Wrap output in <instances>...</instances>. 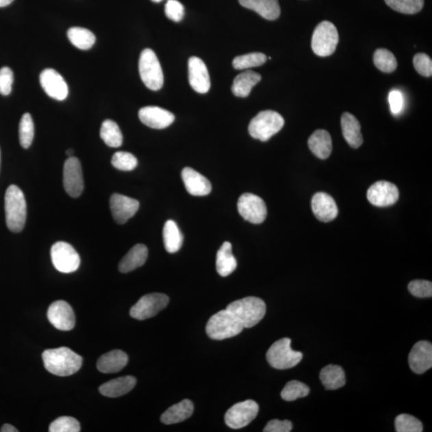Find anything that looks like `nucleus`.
<instances>
[{"instance_id": "obj_22", "label": "nucleus", "mask_w": 432, "mask_h": 432, "mask_svg": "<svg viewBox=\"0 0 432 432\" xmlns=\"http://www.w3.org/2000/svg\"><path fill=\"white\" fill-rule=\"evenodd\" d=\"M185 188L194 196H205L212 192L210 181L203 175L191 168H185L182 172Z\"/></svg>"}, {"instance_id": "obj_16", "label": "nucleus", "mask_w": 432, "mask_h": 432, "mask_svg": "<svg viewBox=\"0 0 432 432\" xmlns=\"http://www.w3.org/2000/svg\"><path fill=\"white\" fill-rule=\"evenodd\" d=\"M398 196L400 193L396 185L387 181L374 183L367 193L368 201L381 207L393 205L398 201Z\"/></svg>"}, {"instance_id": "obj_40", "label": "nucleus", "mask_w": 432, "mask_h": 432, "mask_svg": "<svg viewBox=\"0 0 432 432\" xmlns=\"http://www.w3.org/2000/svg\"><path fill=\"white\" fill-rule=\"evenodd\" d=\"M385 2L393 10L408 15L420 12L424 4V0H385Z\"/></svg>"}, {"instance_id": "obj_4", "label": "nucleus", "mask_w": 432, "mask_h": 432, "mask_svg": "<svg viewBox=\"0 0 432 432\" xmlns=\"http://www.w3.org/2000/svg\"><path fill=\"white\" fill-rule=\"evenodd\" d=\"M244 327L229 310L217 312L208 320L206 332L212 340H223L232 338L241 333Z\"/></svg>"}, {"instance_id": "obj_25", "label": "nucleus", "mask_w": 432, "mask_h": 432, "mask_svg": "<svg viewBox=\"0 0 432 432\" xmlns=\"http://www.w3.org/2000/svg\"><path fill=\"white\" fill-rule=\"evenodd\" d=\"M240 5L257 12L268 21H275L280 16L278 0H239Z\"/></svg>"}, {"instance_id": "obj_46", "label": "nucleus", "mask_w": 432, "mask_h": 432, "mask_svg": "<svg viewBox=\"0 0 432 432\" xmlns=\"http://www.w3.org/2000/svg\"><path fill=\"white\" fill-rule=\"evenodd\" d=\"M165 14L169 20L180 22L184 16V7L178 0H168L165 5Z\"/></svg>"}, {"instance_id": "obj_39", "label": "nucleus", "mask_w": 432, "mask_h": 432, "mask_svg": "<svg viewBox=\"0 0 432 432\" xmlns=\"http://www.w3.org/2000/svg\"><path fill=\"white\" fill-rule=\"evenodd\" d=\"M310 392V389L306 384L297 381L288 382L281 392L283 400L291 402L297 398L306 397Z\"/></svg>"}, {"instance_id": "obj_18", "label": "nucleus", "mask_w": 432, "mask_h": 432, "mask_svg": "<svg viewBox=\"0 0 432 432\" xmlns=\"http://www.w3.org/2000/svg\"><path fill=\"white\" fill-rule=\"evenodd\" d=\"M189 84L199 94H206L211 88L210 75L204 62L193 56L188 61Z\"/></svg>"}, {"instance_id": "obj_41", "label": "nucleus", "mask_w": 432, "mask_h": 432, "mask_svg": "<svg viewBox=\"0 0 432 432\" xmlns=\"http://www.w3.org/2000/svg\"><path fill=\"white\" fill-rule=\"evenodd\" d=\"M112 164L114 168L123 172H131L138 165V160L134 155L127 151H118L114 154L112 159Z\"/></svg>"}, {"instance_id": "obj_2", "label": "nucleus", "mask_w": 432, "mask_h": 432, "mask_svg": "<svg viewBox=\"0 0 432 432\" xmlns=\"http://www.w3.org/2000/svg\"><path fill=\"white\" fill-rule=\"evenodd\" d=\"M226 309L233 314L244 329H251L263 320L267 307L261 298L249 296L232 302Z\"/></svg>"}, {"instance_id": "obj_11", "label": "nucleus", "mask_w": 432, "mask_h": 432, "mask_svg": "<svg viewBox=\"0 0 432 432\" xmlns=\"http://www.w3.org/2000/svg\"><path fill=\"white\" fill-rule=\"evenodd\" d=\"M259 412L258 403L254 401H246L236 403L226 412V424L232 429H241L253 422Z\"/></svg>"}, {"instance_id": "obj_32", "label": "nucleus", "mask_w": 432, "mask_h": 432, "mask_svg": "<svg viewBox=\"0 0 432 432\" xmlns=\"http://www.w3.org/2000/svg\"><path fill=\"white\" fill-rule=\"evenodd\" d=\"M237 267V261L232 254V246L229 242H225L218 251L216 255V270L221 277H226L231 275Z\"/></svg>"}, {"instance_id": "obj_47", "label": "nucleus", "mask_w": 432, "mask_h": 432, "mask_svg": "<svg viewBox=\"0 0 432 432\" xmlns=\"http://www.w3.org/2000/svg\"><path fill=\"white\" fill-rule=\"evenodd\" d=\"M14 74L11 68L4 66L0 69V94L8 96L12 92Z\"/></svg>"}, {"instance_id": "obj_42", "label": "nucleus", "mask_w": 432, "mask_h": 432, "mask_svg": "<svg viewBox=\"0 0 432 432\" xmlns=\"http://www.w3.org/2000/svg\"><path fill=\"white\" fill-rule=\"evenodd\" d=\"M396 431L397 432H421L422 431V422L416 417L401 414L396 418Z\"/></svg>"}, {"instance_id": "obj_24", "label": "nucleus", "mask_w": 432, "mask_h": 432, "mask_svg": "<svg viewBox=\"0 0 432 432\" xmlns=\"http://www.w3.org/2000/svg\"><path fill=\"white\" fill-rule=\"evenodd\" d=\"M127 362L128 356L125 351L114 350L99 359L97 368L102 373H116L125 368Z\"/></svg>"}, {"instance_id": "obj_50", "label": "nucleus", "mask_w": 432, "mask_h": 432, "mask_svg": "<svg viewBox=\"0 0 432 432\" xmlns=\"http://www.w3.org/2000/svg\"><path fill=\"white\" fill-rule=\"evenodd\" d=\"M0 431L1 432H18V431L16 429L15 427L9 424H5L4 425L2 426L1 429H0Z\"/></svg>"}, {"instance_id": "obj_49", "label": "nucleus", "mask_w": 432, "mask_h": 432, "mask_svg": "<svg viewBox=\"0 0 432 432\" xmlns=\"http://www.w3.org/2000/svg\"><path fill=\"white\" fill-rule=\"evenodd\" d=\"M292 422L288 420H273L268 422L264 432H289L292 429Z\"/></svg>"}, {"instance_id": "obj_35", "label": "nucleus", "mask_w": 432, "mask_h": 432, "mask_svg": "<svg viewBox=\"0 0 432 432\" xmlns=\"http://www.w3.org/2000/svg\"><path fill=\"white\" fill-rule=\"evenodd\" d=\"M101 137L111 148H120L123 144V135L120 127L116 122L107 120L102 123Z\"/></svg>"}, {"instance_id": "obj_13", "label": "nucleus", "mask_w": 432, "mask_h": 432, "mask_svg": "<svg viewBox=\"0 0 432 432\" xmlns=\"http://www.w3.org/2000/svg\"><path fill=\"white\" fill-rule=\"evenodd\" d=\"M64 187L70 196H81L84 188L81 164L77 157H69L64 167Z\"/></svg>"}, {"instance_id": "obj_7", "label": "nucleus", "mask_w": 432, "mask_h": 432, "mask_svg": "<svg viewBox=\"0 0 432 432\" xmlns=\"http://www.w3.org/2000/svg\"><path fill=\"white\" fill-rule=\"evenodd\" d=\"M139 71L142 83L153 91H159L164 85V73L155 52L149 49L142 51Z\"/></svg>"}, {"instance_id": "obj_15", "label": "nucleus", "mask_w": 432, "mask_h": 432, "mask_svg": "<svg viewBox=\"0 0 432 432\" xmlns=\"http://www.w3.org/2000/svg\"><path fill=\"white\" fill-rule=\"evenodd\" d=\"M40 82L47 96L56 101H63L68 97V86L63 77L54 69L42 71Z\"/></svg>"}, {"instance_id": "obj_28", "label": "nucleus", "mask_w": 432, "mask_h": 432, "mask_svg": "<svg viewBox=\"0 0 432 432\" xmlns=\"http://www.w3.org/2000/svg\"><path fill=\"white\" fill-rule=\"evenodd\" d=\"M308 147L316 157L326 160L329 157L332 151V140L329 132L325 130H317L308 140Z\"/></svg>"}, {"instance_id": "obj_5", "label": "nucleus", "mask_w": 432, "mask_h": 432, "mask_svg": "<svg viewBox=\"0 0 432 432\" xmlns=\"http://www.w3.org/2000/svg\"><path fill=\"white\" fill-rule=\"evenodd\" d=\"M284 120L274 111L260 112L250 122L249 131L251 137L266 142L282 129Z\"/></svg>"}, {"instance_id": "obj_48", "label": "nucleus", "mask_w": 432, "mask_h": 432, "mask_svg": "<svg viewBox=\"0 0 432 432\" xmlns=\"http://www.w3.org/2000/svg\"><path fill=\"white\" fill-rule=\"evenodd\" d=\"M388 99L393 115H398V114L402 112L403 103H405L403 94L401 92L398 91V90H393V91L389 94Z\"/></svg>"}, {"instance_id": "obj_34", "label": "nucleus", "mask_w": 432, "mask_h": 432, "mask_svg": "<svg viewBox=\"0 0 432 432\" xmlns=\"http://www.w3.org/2000/svg\"><path fill=\"white\" fill-rule=\"evenodd\" d=\"M68 37L71 44L80 50L91 49L96 42V36L93 33L83 27H71Z\"/></svg>"}, {"instance_id": "obj_45", "label": "nucleus", "mask_w": 432, "mask_h": 432, "mask_svg": "<svg viewBox=\"0 0 432 432\" xmlns=\"http://www.w3.org/2000/svg\"><path fill=\"white\" fill-rule=\"evenodd\" d=\"M415 69L417 73L425 77L432 75V61L431 57L424 53H418L413 59Z\"/></svg>"}, {"instance_id": "obj_44", "label": "nucleus", "mask_w": 432, "mask_h": 432, "mask_svg": "<svg viewBox=\"0 0 432 432\" xmlns=\"http://www.w3.org/2000/svg\"><path fill=\"white\" fill-rule=\"evenodd\" d=\"M408 290L416 297L429 298L432 296V283L427 280H413L408 284Z\"/></svg>"}, {"instance_id": "obj_20", "label": "nucleus", "mask_w": 432, "mask_h": 432, "mask_svg": "<svg viewBox=\"0 0 432 432\" xmlns=\"http://www.w3.org/2000/svg\"><path fill=\"white\" fill-rule=\"evenodd\" d=\"M139 117L144 125L153 129H164L175 121V116L172 112L153 106L141 108Z\"/></svg>"}, {"instance_id": "obj_33", "label": "nucleus", "mask_w": 432, "mask_h": 432, "mask_svg": "<svg viewBox=\"0 0 432 432\" xmlns=\"http://www.w3.org/2000/svg\"><path fill=\"white\" fill-rule=\"evenodd\" d=\"M165 249L169 253H177L181 249L183 236L179 227L173 220L165 223L163 231Z\"/></svg>"}, {"instance_id": "obj_8", "label": "nucleus", "mask_w": 432, "mask_h": 432, "mask_svg": "<svg viewBox=\"0 0 432 432\" xmlns=\"http://www.w3.org/2000/svg\"><path fill=\"white\" fill-rule=\"evenodd\" d=\"M338 42L336 27L329 21H322L313 32L312 49L316 55L327 57L334 53Z\"/></svg>"}, {"instance_id": "obj_31", "label": "nucleus", "mask_w": 432, "mask_h": 432, "mask_svg": "<svg viewBox=\"0 0 432 432\" xmlns=\"http://www.w3.org/2000/svg\"><path fill=\"white\" fill-rule=\"evenodd\" d=\"M320 381L327 390H337L344 387L346 377L344 369L338 365H329L321 370Z\"/></svg>"}, {"instance_id": "obj_30", "label": "nucleus", "mask_w": 432, "mask_h": 432, "mask_svg": "<svg viewBox=\"0 0 432 432\" xmlns=\"http://www.w3.org/2000/svg\"><path fill=\"white\" fill-rule=\"evenodd\" d=\"M193 411L192 402L189 400H184L169 407L161 416L160 420L164 424L167 425L178 424V422L189 419L192 416Z\"/></svg>"}, {"instance_id": "obj_36", "label": "nucleus", "mask_w": 432, "mask_h": 432, "mask_svg": "<svg viewBox=\"0 0 432 432\" xmlns=\"http://www.w3.org/2000/svg\"><path fill=\"white\" fill-rule=\"evenodd\" d=\"M373 60L377 68L384 73H392L397 68L398 63L396 56L387 49H377L374 52Z\"/></svg>"}, {"instance_id": "obj_14", "label": "nucleus", "mask_w": 432, "mask_h": 432, "mask_svg": "<svg viewBox=\"0 0 432 432\" xmlns=\"http://www.w3.org/2000/svg\"><path fill=\"white\" fill-rule=\"evenodd\" d=\"M47 319L55 329L68 331L73 330L75 325V316L73 307L64 301L51 303L47 310Z\"/></svg>"}, {"instance_id": "obj_19", "label": "nucleus", "mask_w": 432, "mask_h": 432, "mask_svg": "<svg viewBox=\"0 0 432 432\" xmlns=\"http://www.w3.org/2000/svg\"><path fill=\"white\" fill-rule=\"evenodd\" d=\"M409 366L413 372L422 374L432 367V345L429 341H420L413 346L409 357Z\"/></svg>"}, {"instance_id": "obj_10", "label": "nucleus", "mask_w": 432, "mask_h": 432, "mask_svg": "<svg viewBox=\"0 0 432 432\" xmlns=\"http://www.w3.org/2000/svg\"><path fill=\"white\" fill-rule=\"evenodd\" d=\"M169 298L162 293H151L142 296L131 307L130 315L138 320L150 319L168 306Z\"/></svg>"}, {"instance_id": "obj_21", "label": "nucleus", "mask_w": 432, "mask_h": 432, "mask_svg": "<svg viewBox=\"0 0 432 432\" xmlns=\"http://www.w3.org/2000/svg\"><path fill=\"white\" fill-rule=\"evenodd\" d=\"M312 208L317 219L325 223L335 220L339 213L334 199L325 192H318L313 196Z\"/></svg>"}, {"instance_id": "obj_51", "label": "nucleus", "mask_w": 432, "mask_h": 432, "mask_svg": "<svg viewBox=\"0 0 432 432\" xmlns=\"http://www.w3.org/2000/svg\"><path fill=\"white\" fill-rule=\"evenodd\" d=\"M13 2V0H0V8H4Z\"/></svg>"}, {"instance_id": "obj_23", "label": "nucleus", "mask_w": 432, "mask_h": 432, "mask_svg": "<svg viewBox=\"0 0 432 432\" xmlns=\"http://www.w3.org/2000/svg\"><path fill=\"white\" fill-rule=\"evenodd\" d=\"M341 127L344 139L353 149H358L363 144L361 126L357 118L348 112H345L341 117Z\"/></svg>"}, {"instance_id": "obj_43", "label": "nucleus", "mask_w": 432, "mask_h": 432, "mask_svg": "<svg viewBox=\"0 0 432 432\" xmlns=\"http://www.w3.org/2000/svg\"><path fill=\"white\" fill-rule=\"evenodd\" d=\"M79 422L73 417L62 416L52 422L49 427L50 432H79Z\"/></svg>"}, {"instance_id": "obj_1", "label": "nucleus", "mask_w": 432, "mask_h": 432, "mask_svg": "<svg viewBox=\"0 0 432 432\" xmlns=\"http://www.w3.org/2000/svg\"><path fill=\"white\" fill-rule=\"evenodd\" d=\"M47 371L57 377H70L82 367L83 358L65 346L49 349L42 355Z\"/></svg>"}, {"instance_id": "obj_27", "label": "nucleus", "mask_w": 432, "mask_h": 432, "mask_svg": "<svg viewBox=\"0 0 432 432\" xmlns=\"http://www.w3.org/2000/svg\"><path fill=\"white\" fill-rule=\"evenodd\" d=\"M149 250L144 244H136L122 259L118 269L122 273L132 272L141 267L148 259Z\"/></svg>"}, {"instance_id": "obj_26", "label": "nucleus", "mask_w": 432, "mask_h": 432, "mask_svg": "<svg viewBox=\"0 0 432 432\" xmlns=\"http://www.w3.org/2000/svg\"><path fill=\"white\" fill-rule=\"evenodd\" d=\"M136 384V379L127 376L112 379L99 387V392L103 396L116 398L126 395L130 392Z\"/></svg>"}, {"instance_id": "obj_29", "label": "nucleus", "mask_w": 432, "mask_h": 432, "mask_svg": "<svg viewBox=\"0 0 432 432\" xmlns=\"http://www.w3.org/2000/svg\"><path fill=\"white\" fill-rule=\"evenodd\" d=\"M261 75L253 71H246L235 78L231 91L237 97H248L256 84L261 81Z\"/></svg>"}, {"instance_id": "obj_38", "label": "nucleus", "mask_w": 432, "mask_h": 432, "mask_svg": "<svg viewBox=\"0 0 432 432\" xmlns=\"http://www.w3.org/2000/svg\"><path fill=\"white\" fill-rule=\"evenodd\" d=\"M18 136L22 148L29 149L35 136V126L29 113H25L21 118Z\"/></svg>"}, {"instance_id": "obj_17", "label": "nucleus", "mask_w": 432, "mask_h": 432, "mask_svg": "<svg viewBox=\"0 0 432 432\" xmlns=\"http://www.w3.org/2000/svg\"><path fill=\"white\" fill-rule=\"evenodd\" d=\"M110 207L113 219L117 224L123 225L136 215L139 210L140 203L135 199L114 194L110 199Z\"/></svg>"}, {"instance_id": "obj_9", "label": "nucleus", "mask_w": 432, "mask_h": 432, "mask_svg": "<svg viewBox=\"0 0 432 432\" xmlns=\"http://www.w3.org/2000/svg\"><path fill=\"white\" fill-rule=\"evenodd\" d=\"M52 264L62 273H73L80 265V257L73 246L66 242H57L51 249Z\"/></svg>"}, {"instance_id": "obj_3", "label": "nucleus", "mask_w": 432, "mask_h": 432, "mask_svg": "<svg viewBox=\"0 0 432 432\" xmlns=\"http://www.w3.org/2000/svg\"><path fill=\"white\" fill-rule=\"evenodd\" d=\"M6 223L8 229L21 232L27 220V203L23 192L16 185H11L5 194Z\"/></svg>"}, {"instance_id": "obj_53", "label": "nucleus", "mask_w": 432, "mask_h": 432, "mask_svg": "<svg viewBox=\"0 0 432 432\" xmlns=\"http://www.w3.org/2000/svg\"><path fill=\"white\" fill-rule=\"evenodd\" d=\"M151 1H153L155 3H160L161 1H163V0H151Z\"/></svg>"}, {"instance_id": "obj_37", "label": "nucleus", "mask_w": 432, "mask_h": 432, "mask_svg": "<svg viewBox=\"0 0 432 432\" xmlns=\"http://www.w3.org/2000/svg\"><path fill=\"white\" fill-rule=\"evenodd\" d=\"M268 57L260 52L246 54L236 57L232 65L236 70H249L262 66L267 62Z\"/></svg>"}, {"instance_id": "obj_12", "label": "nucleus", "mask_w": 432, "mask_h": 432, "mask_svg": "<svg viewBox=\"0 0 432 432\" xmlns=\"http://www.w3.org/2000/svg\"><path fill=\"white\" fill-rule=\"evenodd\" d=\"M238 211L245 220L254 225L262 224L268 216L265 202L260 197L251 193H245L240 197Z\"/></svg>"}, {"instance_id": "obj_52", "label": "nucleus", "mask_w": 432, "mask_h": 432, "mask_svg": "<svg viewBox=\"0 0 432 432\" xmlns=\"http://www.w3.org/2000/svg\"><path fill=\"white\" fill-rule=\"evenodd\" d=\"M66 155L68 156V157H73V154H74V150L69 149V150L66 151Z\"/></svg>"}, {"instance_id": "obj_6", "label": "nucleus", "mask_w": 432, "mask_h": 432, "mask_svg": "<svg viewBox=\"0 0 432 432\" xmlns=\"http://www.w3.org/2000/svg\"><path fill=\"white\" fill-rule=\"evenodd\" d=\"M292 340L283 338L275 342L268 351L267 360L270 366L278 370L296 367L303 359V354L291 348Z\"/></svg>"}]
</instances>
